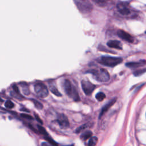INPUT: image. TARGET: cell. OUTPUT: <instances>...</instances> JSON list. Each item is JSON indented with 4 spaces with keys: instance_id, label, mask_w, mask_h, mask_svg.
<instances>
[{
    "instance_id": "6da1fadb",
    "label": "cell",
    "mask_w": 146,
    "mask_h": 146,
    "mask_svg": "<svg viewBox=\"0 0 146 146\" xmlns=\"http://www.w3.org/2000/svg\"><path fill=\"white\" fill-rule=\"evenodd\" d=\"M98 61L100 64L106 66L114 67L123 61V59L120 57L103 56L100 57L98 59Z\"/></svg>"
},
{
    "instance_id": "7a4b0ae2",
    "label": "cell",
    "mask_w": 146,
    "mask_h": 146,
    "mask_svg": "<svg viewBox=\"0 0 146 146\" xmlns=\"http://www.w3.org/2000/svg\"><path fill=\"white\" fill-rule=\"evenodd\" d=\"M88 72L92 74L94 78L99 82H105L108 81L110 79V74L105 69L100 68L98 70H92Z\"/></svg>"
},
{
    "instance_id": "3957f363",
    "label": "cell",
    "mask_w": 146,
    "mask_h": 146,
    "mask_svg": "<svg viewBox=\"0 0 146 146\" xmlns=\"http://www.w3.org/2000/svg\"><path fill=\"white\" fill-rule=\"evenodd\" d=\"M63 86L66 94L68 96L72 98L75 101L79 100L80 99L78 96V94L75 88H74V87L72 86L70 80L65 79L63 82Z\"/></svg>"
},
{
    "instance_id": "277c9868",
    "label": "cell",
    "mask_w": 146,
    "mask_h": 146,
    "mask_svg": "<svg viewBox=\"0 0 146 146\" xmlns=\"http://www.w3.org/2000/svg\"><path fill=\"white\" fill-rule=\"evenodd\" d=\"M75 3L79 10L83 13H90L92 9V6L88 0H75Z\"/></svg>"
},
{
    "instance_id": "5b68a950",
    "label": "cell",
    "mask_w": 146,
    "mask_h": 146,
    "mask_svg": "<svg viewBox=\"0 0 146 146\" xmlns=\"http://www.w3.org/2000/svg\"><path fill=\"white\" fill-rule=\"evenodd\" d=\"M34 90L37 95L42 98L47 97L48 95L47 87L42 83H36L34 86Z\"/></svg>"
},
{
    "instance_id": "8992f818",
    "label": "cell",
    "mask_w": 146,
    "mask_h": 146,
    "mask_svg": "<svg viewBox=\"0 0 146 146\" xmlns=\"http://www.w3.org/2000/svg\"><path fill=\"white\" fill-rule=\"evenodd\" d=\"M81 84L83 92L87 95H91L95 88V86L94 84L87 80H83L82 81Z\"/></svg>"
},
{
    "instance_id": "52a82bcc",
    "label": "cell",
    "mask_w": 146,
    "mask_h": 146,
    "mask_svg": "<svg viewBox=\"0 0 146 146\" xmlns=\"http://www.w3.org/2000/svg\"><path fill=\"white\" fill-rule=\"evenodd\" d=\"M56 121L60 127L62 128H67L69 126V122L67 116L63 113H60L58 115Z\"/></svg>"
},
{
    "instance_id": "ba28073f",
    "label": "cell",
    "mask_w": 146,
    "mask_h": 146,
    "mask_svg": "<svg viewBox=\"0 0 146 146\" xmlns=\"http://www.w3.org/2000/svg\"><path fill=\"white\" fill-rule=\"evenodd\" d=\"M117 34L120 38L128 42L132 43L134 40V39L132 35L123 30H119L117 32Z\"/></svg>"
},
{
    "instance_id": "9c48e42d",
    "label": "cell",
    "mask_w": 146,
    "mask_h": 146,
    "mask_svg": "<svg viewBox=\"0 0 146 146\" xmlns=\"http://www.w3.org/2000/svg\"><path fill=\"white\" fill-rule=\"evenodd\" d=\"M107 44L108 47L113 48H116L118 50H121L122 49V45L120 42L116 40H109Z\"/></svg>"
},
{
    "instance_id": "30bf717a",
    "label": "cell",
    "mask_w": 146,
    "mask_h": 146,
    "mask_svg": "<svg viewBox=\"0 0 146 146\" xmlns=\"http://www.w3.org/2000/svg\"><path fill=\"white\" fill-rule=\"evenodd\" d=\"M116 102V99H112L111 100H110L108 103H107L102 109V111L100 113V115H99V118L101 117V116H102L111 107H112L114 103Z\"/></svg>"
},
{
    "instance_id": "8fae6325",
    "label": "cell",
    "mask_w": 146,
    "mask_h": 146,
    "mask_svg": "<svg viewBox=\"0 0 146 146\" xmlns=\"http://www.w3.org/2000/svg\"><path fill=\"white\" fill-rule=\"evenodd\" d=\"M117 9L119 12L122 15H127L129 14L130 13V10H129V9L125 5H124L123 4L118 5Z\"/></svg>"
},
{
    "instance_id": "7c38bea8",
    "label": "cell",
    "mask_w": 146,
    "mask_h": 146,
    "mask_svg": "<svg viewBox=\"0 0 146 146\" xmlns=\"http://www.w3.org/2000/svg\"><path fill=\"white\" fill-rule=\"evenodd\" d=\"M144 64V62L141 60L140 62H128L126 63V66L130 68H137L140 67Z\"/></svg>"
},
{
    "instance_id": "4fadbf2b",
    "label": "cell",
    "mask_w": 146,
    "mask_h": 146,
    "mask_svg": "<svg viewBox=\"0 0 146 146\" xmlns=\"http://www.w3.org/2000/svg\"><path fill=\"white\" fill-rule=\"evenodd\" d=\"M92 136V132L91 131H86L82 133L80 135V139L83 140H86L90 138Z\"/></svg>"
},
{
    "instance_id": "5bb4252c",
    "label": "cell",
    "mask_w": 146,
    "mask_h": 146,
    "mask_svg": "<svg viewBox=\"0 0 146 146\" xmlns=\"http://www.w3.org/2000/svg\"><path fill=\"white\" fill-rule=\"evenodd\" d=\"M50 91L53 94L56 95V96H62V94L60 93V92L58 91V90L55 86H50Z\"/></svg>"
},
{
    "instance_id": "9a60e30c",
    "label": "cell",
    "mask_w": 146,
    "mask_h": 146,
    "mask_svg": "<svg viewBox=\"0 0 146 146\" xmlns=\"http://www.w3.org/2000/svg\"><path fill=\"white\" fill-rule=\"evenodd\" d=\"M95 98L98 101L102 102V100H103L105 99L106 95L102 92H99L98 94H96V95L95 96Z\"/></svg>"
},
{
    "instance_id": "2e32d148",
    "label": "cell",
    "mask_w": 146,
    "mask_h": 146,
    "mask_svg": "<svg viewBox=\"0 0 146 146\" xmlns=\"http://www.w3.org/2000/svg\"><path fill=\"white\" fill-rule=\"evenodd\" d=\"M97 141H98V138L96 137L95 136L91 137L88 141V145L90 146H94L97 143Z\"/></svg>"
},
{
    "instance_id": "e0dca14e",
    "label": "cell",
    "mask_w": 146,
    "mask_h": 146,
    "mask_svg": "<svg viewBox=\"0 0 146 146\" xmlns=\"http://www.w3.org/2000/svg\"><path fill=\"white\" fill-rule=\"evenodd\" d=\"M31 100H32V102H33V103H34L35 107L37 109H38V110H42V109L43 108V105H42V104L41 103H40L39 102H38V100H35V99H32Z\"/></svg>"
},
{
    "instance_id": "ac0fdd59",
    "label": "cell",
    "mask_w": 146,
    "mask_h": 146,
    "mask_svg": "<svg viewBox=\"0 0 146 146\" xmlns=\"http://www.w3.org/2000/svg\"><path fill=\"white\" fill-rule=\"evenodd\" d=\"M37 127H38V129L39 132L41 134H42V135H44V136H48V133H47V131H46V129H45L43 127H42L41 125H37Z\"/></svg>"
},
{
    "instance_id": "d6986e66",
    "label": "cell",
    "mask_w": 146,
    "mask_h": 146,
    "mask_svg": "<svg viewBox=\"0 0 146 146\" xmlns=\"http://www.w3.org/2000/svg\"><path fill=\"white\" fill-rule=\"evenodd\" d=\"M5 106L7 108H9V109H12L14 107V104L10 100H7L5 102Z\"/></svg>"
},
{
    "instance_id": "ffe728a7",
    "label": "cell",
    "mask_w": 146,
    "mask_h": 146,
    "mask_svg": "<svg viewBox=\"0 0 146 146\" xmlns=\"http://www.w3.org/2000/svg\"><path fill=\"white\" fill-rule=\"evenodd\" d=\"M87 127V124H83V125L80 126L79 127H78V128H77V129L76 130V133H79V132H81L82 131H83V129H86Z\"/></svg>"
},
{
    "instance_id": "44dd1931",
    "label": "cell",
    "mask_w": 146,
    "mask_h": 146,
    "mask_svg": "<svg viewBox=\"0 0 146 146\" xmlns=\"http://www.w3.org/2000/svg\"><path fill=\"white\" fill-rule=\"evenodd\" d=\"M146 71V69H143V70H137L136 71L134 72V75L137 76H139L140 75H141L142 74H143L144 72H145Z\"/></svg>"
},
{
    "instance_id": "7402d4cb",
    "label": "cell",
    "mask_w": 146,
    "mask_h": 146,
    "mask_svg": "<svg viewBox=\"0 0 146 146\" xmlns=\"http://www.w3.org/2000/svg\"><path fill=\"white\" fill-rule=\"evenodd\" d=\"M22 88H23V89L22 88V90H23V94H24L25 95H29V94H30L29 88H28V87H27V86H24V84H23V86H22Z\"/></svg>"
},
{
    "instance_id": "603a6c76",
    "label": "cell",
    "mask_w": 146,
    "mask_h": 146,
    "mask_svg": "<svg viewBox=\"0 0 146 146\" xmlns=\"http://www.w3.org/2000/svg\"><path fill=\"white\" fill-rule=\"evenodd\" d=\"M45 139H46L47 140V141L49 142L51 144L54 145H57V144H56L52 139H51L50 137H47V136H45Z\"/></svg>"
},
{
    "instance_id": "cb8c5ba5",
    "label": "cell",
    "mask_w": 146,
    "mask_h": 146,
    "mask_svg": "<svg viewBox=\"0 0 146 146\" xmlns=\"http://www.w3.org/2000/svg\"><path fill=\"white\" fill-rule=\"evenodd\" d=\"M21 116L22 117L25 118V119H29V120H33V117L31 116H30V115H27V114L22 113V114L21 115Z\"/></svg>"
},
{
    "instance_id": "d4e9b609",
    "label": "cell",
    "mask_w": 146,
    "mask_h": 146,
    "mask_svg": "<svg viewBox=\"0 0 146 146\" xmlns=\"http://www.w3.org/2000/svg\"><path fill=\"white\" fill-rule=\"evenodd\" d=\"M35 119H36V120L38 121V122H39V123H40L41 124H43L42 120L40 119V118L39 117V116H38L37 114H35Z\"/></svg>"
},
{
    "instance_id": "484cf974",
    "label": "cell",
    "mask_w": 146,
    "mask_h": 146,
    "mask_svg": "<svg viewBox=\"0 0 146 146\" xmlns=\"http://www.w3.org/2000/svg\"><path fill=\"white\" fill-rule=\"evenodd\" d=\"M13 89H14V90L15 91V92H16L17 93H19V90H18V87H17V86L16 85H13Z\"/></svg>"
},
{
    "instance_id": "4316f807",
    "label": "cell",
    "mask_w": 146,
    "mask_h": 146,
    "mask_svg": "<svg viewBox=\"0 0 146 146\" xmlns=\"http://www.w3.org/2000/svg\"><path fill=\"white\" fill-rule=\"evenodd\" d=\"M145 33H146V31H145Z\"/></svg>"
}]
</instances>
